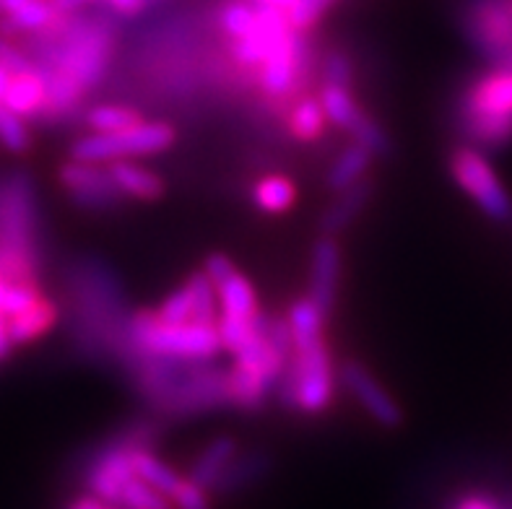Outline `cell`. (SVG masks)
<instances>
[{"mask_svg":"<svg viewBox=\"0 0 512 509\" xmlns=\"http://www.w3.org/2000/svg\"><path fill=\"white\" fill-rule=\"evenodd\" d=\"M143 400L154 411L182 419L229 406V372L208 361L128 354Z\"/></svg>","mask_w":512,"mask_h":509,"instance_id":"6da1fadb","label":"cell"},{"mask_svg":"<svg viewBox=\"0 0 512 509\" xmlns=\"http://www.w3.org/2000/svg\"><path fill=\"white\" fill-rule=\"evenodd\" d=\"M42 234L39 200L29 174L0 180V276L8 284L39 286Z\"/></svg>","mask_w":512,"mask_h":509,"instance_id":"7a4b0ae2","label":"cell"},{"mask_svg":"<svg viewBox=\"0 0 512 509\" xmlns=\"http://www.w3.org/2000/svg\"><path fill=\"white\" fill-rule=\"evenodd\" d=\"M458 125L468 146L500 151L512 143V71L489 68L463 89Z\"/></svg>","mask_w":512,"mask_h":509,"instance_id":"3957f363","label":"cell"},{"mask_svg":"<svg viewBox=\"0 0 512 509\" xmlns=\"http://www.w3.org/2000/svg\"><path fill=\"white\" fill-rule=\"evenodd\" d=\"M125 348L128 354L211 361L224 351V343L216 325L164 323L154 310H138L128 317Z\"/></svg>","mask_w":512,"mask_h":509,"instance_id":"277c9868","label":"cell"},{"mask_svg":"<svg viewBox=\"0 0 512 509\" xmlns=\"http://www.w3.org/2000/svg\"><path fill=\"white\" fill-rule=\"evenodd\" d=\"M333 361L325 346V336L315 341L292 343V356L276 387L281 406L305 416H320L331 408L336 393Z\"/></svg>","mask_w":512,"mask_h":509,"instance_id":"5b68a950","label":"cell"},{"mask_svg":"<svg viewBox=\"0 0 512 509\" xmlns=\"http://www.w3.org/2000/svg\"><path fill=\"white\" fill-rule=\"evenodd\" d=\"M203 271H206V276L211 278V284L216 289V302H219V323H216V328H219L221 343L234 354L250 338L260 315H263L258 307V294L250 284V278L242 276L237 271V265L221 252L208 255L206 263H203Z\"/></svg>","mask_w":512,"mask_h":509,"instance_id":"8992f818","label":"cell"},{"mask_svg":"<svg viewBox=\"0 0 512 509\" xmlns=\"http://www.w3.org/2000/svg\"><path fill=\"white\" fill-rule=\"evenodd\" d=\"M177 133L167 123H138L117 133H91L71 146V159L89 164H112L130 156H154L172 149Z\"/></svg>","mask_w":512,"mask_h":509,"instance_id":"52a82bcc","label":"cell"},{"mask_svg":"<svg viewBox=\"0 0 512 509\" xmlns=\"http://www.w3.org/2000/svg\"><path fill=\"white\" fill-rule=\"evenodd\" d=\"M455 185L474 200L479 211L497 224L512 221V195L502 185L500 174L494 172L489 159L476 146H458L448 159Z\"/></svg>","mask_w":512,"mask_h":509,"instance_id":"ba28073f","label":"cell"},{"mask_svg":"<svg viewBox=\"0 0 512 509\" xmlns=\"http://www.w3.org/2000/svg\"><path fill=\"white\" fill-rule=\"evenodd\" d=\"M463 34L489 68L512 71V11L507 0H471L463 11Z\"/></svg>","mask_w":512,"mask_h":509,"instance_id":"9c48e42d","label":"cell"},{"mask_svg":"<svg viewBox=\"0 0 512 509\" xmlns=\"http://www.w3.org/2000/svg\"><path fill=\"white\" fill-rule=\"evenodd\" d=\"M60 187L65 195L84 211H112V208L123 206V190L115 185L110 177V169L102 164L89 162H65L58 172Z\"/></svg>","mask_w":512,"mask_h":509,"instance_id":"30bf717a","label":"cell"},{"mask_svg":"<svg viewBox=\"0 0 512 509\" xmlns=\"http://www.w3.org/2000/svg\"><path fill=\"white\" fill-rule=\"evenodd\" d=\"M154 312L164 323L216 325L219 323V302H216V289L211 278L206 276V271L193 273Z\"/></svg>","mask_w":512,"mask_h":509,"instance_id":"8fae6325","label":"cell"},{"mask_svg":"<svg viewBox=\"0 0 512 509\" xmlns=\"http://www.w3.org/2000/svg\"><path fill=\"white\" fill-rule=\"evenodd\" d=\"M341 382H344L346 390L357 398L359 406L370 413L377 424L385 426V429H398V426L403 424L401 403L385 390L383 382L377 380L375 374L364 367L362 361H344V367H341Z\"/></svg>","mask_w":512,"mask_h":509,"instance_id":"7c38bea8","label":"cell"},{"mask_svg":"<svg viewBox=\"0 0 512 509\" xmlns=\"http://www.w3.org/2000/svg\"><path fill=\"white\" fill-rule=\"evenodd\" d=\"M341 247L333 237L323 234L315 242L310 258V294L307 297L318 304V310L325 317H331L333 307H336L338 284H341Z\"/></svg>","mask_w":512,"mask_h":509,"instance_id":"4fadbf2b","label":"cell"},{"mask_svg":"<svg viewBox=\"0 0 512 509\" xmlns=\"http://www.w3.org/2000/svg\"><path fill=\"white\" fill-rule=\"evenodd\" d=\"M372 195H375V182H372L370 174L354 182L351 187H346V190H341L331 206L325 208L323 219H320V232L328 234V237H336L344 229H349L357 221L359 213L370 206Z\"/></svg>","mask_w":512,"mask_h":509,"instance_id":"5bb4252c","label":"cell"},{"mask_svg":"<svg viewBox=\"0 0 512 509\" xmlns=\"http://www.w3.org/2000/svg\"><path fill=\"white\" fill-rule=\"evenodd\" d=\"M60 320V307L52 302L50 297H42L37 302H32L24 312L13 315L8 320V336H11L13 346H26V343L37 341L45 333H50L55 328V323Z\"/></svg>","mask_w":512,"mask_h":509,"instance_id":"9a60e30c","label":"cell"},{"mask_svg":"<svg viewBox=\"0 0 512 509\" xmlns=\"http://www.w3.org/2000/svg\"><path fill=\"white\" fill-rule=\"evenodd\" d=\"M273 468V458L266 450H250L245 455H234L232 463L227 465V471L221 473V478L214 484V494L227 497V494H237L245 486H253L268 471Z\"/></svg>","mask_w":512,"mask_h":509,"instance_id":"2e32d148","label":"cell"},{"mask_svg":"<svg viewBox=\"0 0 512 509\" xmlns=\"http://www.w3.org/2000/svg\"><path fill=\"white\" fill-rule=\"evenodd\" d=\"M110 169V177L115 180V185L123 190L125 198H136L143 203H154L164 195V180L151 169L141 167V164H133L128 159H120V162L104 164Z\"/></svg>","mask_w":512,"mask_h":509,"instance_id":"e0dca14e","label":"cell"},{"mask_svg":"<svg viewBox=\"0 0 512 509\" xmlns=\"http://www.w3.org/2000/svg\"><path fill=\"white\" fill-rule=\"evenodd\" d=\"M237 450H240V447H237V442H234L232 437L211 439V442L201 450V455L193 460V465H190L188 478L195 486L211 491L216 481L221 478V473L227 471V465L232 463Z\"/></svg>","mask_w":512,"mask_h":509,"instance_id":"ac0fdd59","label":"cell"},{"mask_svg":"<svg viewBox=\"0 0 512 509\" xmlns=\"http://www.w3.org/2000/svg\"><path fill=\"white\" fill-rule=\"evenodd\" d=\"M271 393L273 387L268 385L266 377L234 361V367L229 369V406L240 411H260Z\"/></svg>","mask_w":512,"mask_h":509,"instance_id":"d6986e66","label":"cell"},{"mask_svg":"<svg viewBox=\"0 0 512 509\" xmlns=\"http://www.w3.org/2000/svg\"><path fill=\"white\" fill-rule=\"evenodd\" d=\"M328 117H325L323 104L318 97L302 94L297 102L292 104V110L286 112V128L292 133L294 141L299 143H315L323 138Z\"/></svg>","mask_w":512,"mask_h":509,"instance_id":"ffe728a7","label":"cell"},{"mask_svg":"<svg viewBox=\"0 0 512 509\" xmlns=\"http://www.w3.org/2000/svg\"><path fill=\"white\" fill-rule=\"evenodd\" d=\"M372 162H375V154H372V151H367L364 146H359V143H351V146H346V149L336 156V162L328 169L325 182H328V187H331L333 193H341V190L351 187L354 182L362 180V177H367Z\"/></svg>","mask_w":512,"mask_h":509,"instance_id":"44dd1931","label":"cell"},{"mask_svg":"<svg viewBox=\"0 0 512 509\" xmlns=\"http://www.w3.org/2000/svg\"><path fill=\"white\" fill-rule=\"evenodd\" d=\"M130 465H133V471H136L138 478H143L146 484L154 486L156 491H162L164 497H175V491L180 489L182 481L185 478L180 476L177 471H172L167 463L156 458L154 452L149 447H136V450H130Z\"/></svg>","mask_w":512,"mask_h":509,"instance_id":"7402d4cb","label":"cell"},{"mask_svg":"<svg viewBox=\"0 0 512 509\" xmlns=\"http://www.w3.org/2000/svg\"><path fill=\"white\" fill-rule=\"evenodd\" d=\"M253 203L263 213L279 216V213H286L289 208H294V203H297V187L284 174H268V177L255 182Z\"/></svg>","mask_w":512,"mask_h":509,"instance_id":"603a6c76","label":"cell"},{"mask_svg":"<svg viewBox=\"0 0 512 509\" xmlns=\"http://www.w3.org/2000/svg\"><path fill=\"white\" fill-rule=\"evenodd\" d=\"M320 104H323L325 117H328V123L333 128L344 130L349 133L351 125L357 123L359 115H362V107L354 102L351 97V91L344 89V86H333V84H320V94H318Z\"/></svg>","mask_w":512,"mask_h":509,"instance_id":"cb8c5ba5","label":"cell"},{"mask_svg":"<svg viewBox=\"0 0 512 509\" xmlns=\"http://www.w3.org/2000/svg\"><path fill=\"white\" fill-rule=\"evenodd\" d=\"M216 21H219L221 32L229 37V42L250 37L258 26V3H253V0H227L216 13Z\"/></svg>","mask_w":512,"mask_h":509,"instance_id":"d4e9b609","label":"cell"},{"mask_svg":"<svg viewBox=\"0 0 512 509\" xmlns=\"http://www.w3.org/2000/svg\"><path fill=\"white\" fill-rule=\"evenodd\" d=\"M138 123H143V115L128 104H97L86 112V125L91 133H117Z\"/></svg>","mask_w":512,"mask_h":509,"instance_id":"484cf974","label":"cell"},{"mask_svg":"<svg viewBox=\"0 0 512 509\" xmlns=\"http://www.w3.org/2000/svg\"><path fill=\"white\" fill-rule=\"evenodd\" d=\"M117 509H175L172 499L164 497L162 491H156L143 478L133 476L120 491V499L115 504Z\"/></svg>","mask_w":512,"mask_h":509,"instance_id":"4316f807","label":"cell"},{"mask_svg":"<svg viewBox=\"0 0 512 509\" xmlns=\"http://www.w3.org/2000/svg\"><path fill=\"white\" fill-rule=\"evenodd\" d=\"M349 136L354 138V143H359V146H364L367 151H372L375 159H385V156L393 154V143H390L385 128L377 123L375 117L367 115V112H362L357 123L351 125Z\"/></svg>","mask_w":512,"mask_h":509,"instance_id":"83f0119b","label":"cell"},{"mask_svg":"<svg viewBox=\"0 0 512 509\" xmlns=\"http://www.w3.org/2000/svg\"><path fill=\"white\" fill-rule=\"evenodd\" d=\"M336 3L338 0H297V6L286 13V16H289V24H292L297 32L310 34L312 29L318 26V21L323 19L325 13L331 11Z\"/></svg>","mask_w":512,"mask_h":509,"instance_id":"f1b7e54d","label":"cell"},{"mask_svg":"<svg viewBox=\"0 0 512 509\" xmlns=\"http://www.w3.org/2000/svg\"><path fill=\"white\" fill-rule=\"evenodd\" d=\"M320 76H323V84L344 86V89H349L351 81H354V65H351V58L346 52L331 50L323 58V65H320Z\"/></svg>","mask_w":512,"mask_h":509,"instance_id":"f546056e","label":"cell"},{"mask_svg":"<svg viewBox=\"0 0 512 509\" xmlns=\"http://www.w3.org/2000/svg\"><path fill=\"white\" fill-rule=\"evenodd\" d=\"M172 504H175V509H211L208 491L201 489V486H195L190 478H185L180 489L175 491Z\"/></svg>","mask_w":512,"mask_h":509,"instance_id":"4dcf8cb0","label":"cell"},{"mask_svg":"<svg viewBox=\"0 0 512 509\" xmlns=\"http://www.w3.org/2000/svg\"><path fill=\"white\" fill-rule=\"evenodd\" d=\"M455 509H502L500 504L489 497H481V494H471V497H463L461 502L455 504Z\"/></svg>","mask_w":512,"mask_h":509,"instance_id":"1f68e13d","label":"cell"},{"mask_svg":"<svg viewBox=\"0 0 512 509\" xmlns=\"http://www.w3.org/2000/svg\"><path fill=\"white\" fill-rule=\"evenodd\" d=\"M120 16H138L146 8V0H107Z\"/></svg>","mask_w":512,"mask_h":509,"instance_id":"d6a6232c","label":"cell"},{"mask_svg":"<svg viewBox=\"0 0 512 509\" xmlns=\"http://www.w3.org/2000/svg\"><path fill=\"white\" fill-rule=\"evenodd\" d=\"M13 351V341L11 336H8V323H6V317L0 315V361L8 359Z\"/></svg>","mask_w":512,"mask_h":509,"instance_id":"836d02e7","label":"cell"},{"mask_svg":"<svg viewBox=\"0 0 512 509\" xmlns=\"http://www.w3.org/2000/svg\"><path fill=\"white\" fill-rule=\"evenodd\" d=\"M89 3H94V0H52V6L58 8L60 13H78Z\"/></svg>","mask_w":512,"mask_h":509,"instance_id":"e575fe53","label":"cell"},{"mask_svg":"<svg viewBox=\"0 0 512 509\" xmlns=\"http://www.w3.org/2000/svg\"><path fill=\"white\" fill-rule=\"evenodd\" d=\"M71 509H117V507L99 502L97 497H81L71 504Z\"/></svg>","mask_w":512,"mask_h":509,"instance_id":"d590c367","label":"cell"},{"mask_svg":"<svg viewBox=\"0 0 512 509\" xmlns=\"http://www.w3.org/2000/svg\"><path fill=\"white\" fill-rule=\"evenodd\" d=\"M258 6H266V8H279V11L289 13L294 6H297V0H253Z\"/></svg>","mask_w":512,"mask_h":509,"instance_id":"8d00e7d4","label":"cell"},{"mask_svg":"<svg viewBox=\"0 0 512 509\" xmlns=\"http://www.w3.org/2000/svg\"><path fill=\"white\" fill-rule=\"evenodd\" d=\"M507 6H510V11H512V0H507Z\"/></svg>","mask_w":512,"mask_h":509,"instance_id":"74e56055","label":"cell"},{"mask_svg":"<svg viewBox=\"0 0 512 509\" xmlns=\"http://www.w3.org/2000/svg\"><path fill=\"white\" fill-rule=\"evenodd\" d=\"M0 6H3V0H0Z\"/></svg>","mask_w":512,"mask_h":509,"instance_id":"f35d334b","label":"cell"}]
</instances>
